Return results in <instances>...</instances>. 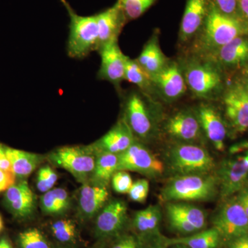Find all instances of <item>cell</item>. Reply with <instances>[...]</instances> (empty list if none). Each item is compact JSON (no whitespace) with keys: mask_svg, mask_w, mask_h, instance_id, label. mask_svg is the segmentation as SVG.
<instances>
[{"mask_svg":"<svg viewBox=\"0 0 248 248\" xmlns=\"http://www.w3.org/2000/svg\"><path fill=\"white\" fill-rule=\"evenodd\" d=\"M244 35H248V26L239 19L222 14L210 0L205 24L200 35L191 44L188 53L205 56Z\"/></svg>","mask_w":248,"mask_h":248,"instance_id":"obj_1","label":"cell"},{"mask_svg":"<svg viewBox=\"0 0 248 248\" xmlns=\"http://www.w3.org/2000/svg\"><path fill=\"white\" fill-rule=\"evenodd\" d=\"M179 63L186 86L196 97L212 101L223 94V71L211 60L188 53Z\"/></svg>","mask_w":248,"mask_h":248,"instance_id":"obj_2","label":"cell"},{"mask_svg":"<svg viewBox=\"0 0 248 248\" xmlns=\"http://www.w3.org/2000/svg\"><path fill=\"white\" fill-rule=\"evenodd\" d=\"M218 192L215 174H190L175 175L161 192L165 202H206L213 200Z\"/></svg>","mask_w":248,"mask_h":248,"instance_id":"obj_3","label":"cell"},{"mask_svg":"<svg viewBox=\"0 0 248 248\" xmlns=\"http://www.w3.org/2000/svg\"><path fill=\"white\" fill-rule=\"evenodd\" d=\"M70 18L67 53L72 58L81 59L97 50L99 31L97 16H82L77 14L66 0H61Z\"/></svg>","mask_w":248,"mask_h":248,"instance_id":"obj_4","label":"cell"},{"mask_svg":"<svg viewBox=\"0 0 248 248\" xmlns=\"http://www.w3.org/2000/svg\"><path fill=\"white\" fill-rule=\"evenodd\" d=\"M136 140L146 141L156 133V120L149 95L141 91H131L124 102L122 117Z\"/></svg>","mask_w":248,"mask_h":248,"instance_id":"obj_5","label":"cell"},{"mask_svg":"<svg viewBox=\"0 0 248 248\" xmlns=\"http://www.w3.org/2000/svg\"><path fill=\"white\" fill-rule=\"evenodd\" d=\"M168 163L175 175L211 173L216 168L215 160L203 146L177 142L168 152Z\"/></svg>","mask_w":248,"mask_h":248,"instance_id":"obj_6","label":"cell"},{"mask_svg":"<svg viewBox=\"0 0 248 248\" xmlns=\"http://www.w3.org/2000/svg\"><path fill=\"white\" fill-rule=\"evenodd\" d=\"M49 161L55 167L66 170L78 182L86 184L92 175L96 155L89 146H65L52 152Z\"/></svg>","mask_w":248,"mask_h":248,"instance_id":"obj_7","label":"cell"},{"mask_svg":"<svg viewBox=\"0 0 248 248\" xmlns=\"http://www.w3.org/2000/svg\"><path fill=\"white\" fill-rule=\"evenodd\" d=\"M213 225L224 244L248 235V217L236 197L224 200L214 216Z\"/></svg>","mask_w":248,"mask_h":248,"instance_id":"obj_8","label":"cell"},{"mask_svg":"<svg viewBox=\"0 0 248 248\" xmlns=\"http://www.w3.org/2000/svg\"><path fill=\"white\" fill-rule=\"evenodd\" d=\"M118 155L117 171H133L149 177L162 174L164 166L138 140L128 149Z\"/></svg>","mask_w":248,"mask_h":248,"instance_id":"obj_9","label":"cell"},{"mask_svg":"<svg viewBox=\"0 0 248 248\" xmlns=\"http://www.w3.org/2000/svg\"><path fill=\"white\" fill-rule=\"evenodd\" d=\"M215 175L223 200L238 193L248 185V153L233 159L223 160Z\"/></svg>","mask_w":248,"mask_h":248,"instance_id":"obj_10","label":"cell"},{"mask_svg":"<svg viewBox=\"0 0 248 248\" xmlns=\"http://www.w3.org/2000/svg\"><path fill=\"white\" fill-rule=\"evenodd\" d=\"M225 116L235 133L248 130V94L243 82H235L222 94Z\"/></svg>","mask_w":248,"mask_h":248,"instance_id":"obj_11","label":"cell"},{"mask_svg":"<svg viewBox=\"0 0 248 248\" xmlns=\"http://www.w3.org/2000/svg\"><path fill=\"white\" fill-rule=\"evenodd\" d=\"M151 78L154 92L168 103L180 99L187 90L179 62L170 60L167 64Z\"/></svg>","mask_w":248,"mask_h":248,"instance_id":"obj_12","label":"cell"},{"mask_svg":"<svg viewBox=\"0 0 248 248\" xmlns=\"http://www.w3.org/2000/svg\"><path fill=\"white\" fill-rule=\"evenodd\" d=\"M164 129L170 138L179 143L197 144L205 136L195 110L178 111L166 121Z\"/></svg>","mask_w":248,"mask_h":248,"instance_id":"obj_13","label":"cell"},{"mask_svg":"<svg viewBox=\"0 0 248 248\" xmlns=\"http://www.w3.org/2000/svg\"><path fill=\"white\" fill-rule=\"evenodd\" d=\"M127 213L128 208L124 201L114 200L108 202L96 218V237L104 240L120 235L126 224Z\"/></svg>","mask_w":248,"mask_h":248,"instance_id":"obj_14","label":"cell"},{"mask_svg":"<svg viewBox=\"0 0 248 248\" xmlns=\"http://www.w3.org/2000/svg\"><path fill=\"white\" fill-rule=\"evenodd\" d=\"M100 55L101 65L98 71V79L105 80L119 87L125 80L127 59L115 40L102 46L97 49Z\"/></svg>","mask_w":248,"mask_h":248,"instance_id":"obj_15","label":"cell"},{"mask_svg":"<svg viewBox=\"0 0 248 248\" xmlns=\"http://www.w3.org/2000/svg\"><path fill=\"white\" fill-rule=\"evenodd\" d=\"M210 0H187L179 29L182 46L192 44L203 29L208 16Z\"/></svg>","mask_w":248,"mask_h":248,"instance_id":"obj_16","label":"cell"},{"mask_svg":"<svg viewBox=\"0 0 248 248\" xmlns=\"http://www.w3.org/2000/svg\"><path fill=\"white\" fill-rule=\"evenodd\" d=\"M195 112L204 135L218 151H224L228 130L226 122L216 108L210 103H202Z\"/></svg>","mask_w":248,"mask_h":248,"instance_id":"obj_17","label":"cell"},{"mask_svg":"<svg viewBox=\"0 0 248 248\" xmlns=\"http://www.w3.org/2000/svg\"><path fill=\"white\" fill-rule=\"evenodd\" d=\"M136 139L126 122L123 118L100 139L90 145L91 149L97 153L120 154L128 149Z\"/></svg>","mask_w":248,"mask_h":248,"instance_id":"obj_18","label":"cell"},{"mask_svg":"<svg viewBox=\"0 0 248 248\" xmlns=\"http://www.w3.org/2000/svg\"><path fill=\"white\" fill-rule=\"evenodd\" d=\"M221 69L245 67L248 63V35L239 36L229 43L205 55Z\"/></svg>","mask_w":248,"mask_h":248,"instance_id":"obj_19","label":"cell"},{"mask_svg":"<svg viewBox=\"0 0 248 248\" xmlns=\"http://www.w3.org/2000/svg\"><path fill=\"white\" fill-rule=\"evenodd\" d=\"M96 16L99 31L98 49L108 42L118 40L127 21L118 0L113 6L98 13Z\"/></svg>","mask_w":248,"mask_h":248,"instance_id":"obj_20","label":"cell"},{"mask_svg":"<svg viewBox=\"0 0 248 248\" xmlns=\"http://www.w3.org/2000/svg\"><path fill=\"white\" fill-rule=\"evenodd\" d=\"M5 204L14 216L19 218L30 217L36 206L35 194L26 181L15 184L5 192Z\"/></svg>","mask_w":248,"mask_h":248,"instance_id":"obj_21","label":"cell"},{"mask_svg":"<svg viewBox=\"0 0 248 248\" xmlns=\"http://www.w3.org/2000/svg\"><path fill=\"white\" fill-rule=\"evenodd\" d=\"M109 193L107 187L83 184L79 194V209L81 218L90 219L95 217L108 203Z\"/></svg>","mask_w":248,"mask_h":248,"instance_id":"obj_22","label":"cell"},{"mask_svg":"<svg viewBox=\"0 0 248 248\" xmlns=\"http://www.w3.org/2000/svg\"><path fill=\"white\" fill-rule=\"evenodd\" d=\"M160 47L159 36L155 32L147 42L136 61L151 77L161 71L169 61Z\"/></svg>","mask_w":248,"mask_h":248,"instance_id":"obj_23","label":"cell"},{"mask_svg":"<svg viewBox=\"0 0 248 248\" xmlns=\"http://www.w3.org/2000/svg\"><path fill=\"white\" fill-rule=\"evenodd\" d=\"M161 241L164 248L183 245L189 248H218L223 243L219 233L214 228L194 233L186 237L167 239L162 236Z\"/></svg>","mask_w":248,"mask_h":248,"instance_id":"obj_24","label":"cell"},{"mask_svg":"<svg viewBox=\"0 0 248 248\" xmlns=\"http://www.w3.org/2000/svg\"><path fill=\"white\" fill-rule=\"evenodd\" d=\"M161 220V210L157 205H151L135 214L133 227L142 240L160 237L159 226Z\"/></svg>","mask_w":248,"mask_h":248,"instance_id":"obj_25","label":"cell"},{"mask_svg":"<svg viewBox=\"0 0 248 248\" xmlns=\"http://www.w3.org/2000/svg\"><path fill=\"white\" fill-rule=\"evenodd\" d=\"M95 155V165L88 183L107 187L112 176L117 171L118 155L106 153Z\"/></svg>","mask_w":248,"mask_h":248,"instance_id":"obj_26","label":"cell"},{"mask_svg":"<svg viewBox=\"0 0 248 248\" xmlns=\"http://www.w3.org/2000/svg\"><path fill=\"white\" fill-rule=\"evenodd\" d=\"M6 156L12 166L13 172L19 178H27L40 164V155L5 147Z\"/></svg>","mask_w":248,"mask_h":248,"instance_id":"obj_27","label":"cell"},{"mask_svg":"<svg viewBox=\"0 0 248 248\" xmlns=\"http://www.w3.org/2000/svg\"><path fill=\"white\" fill-rule=\"evenodd\" d=\"M71 204L69 195L65 189L54 188L45 192L40 199L42 212L46 215H60L66 213Z\"/></svg>","mask_w":248,"mask_h":248,"instance_id":"obj_28","label":"cell"},{"mask_svg":"<svg viewBox=\"0 0 248 248\" xmlns=\"http://www.w3.org/2000/svg\"><path fill=\"white\" fill-rule=\"evenodd\" d=\"M166 210L184 218L195 227L197 231H202L206 226V214L195 205L179 202H169Z\"/></svg>","mask_w":248,"mask_h":248,"instance_id":"obj_29","label":"cell"},{"mask_svg":"<svg viewBox=\"0 0 248 248\" xmlns=\"http://www.w3.org/2000/svg\"><path fill=\"white\" fill-rule=\"evenodd\" d=\"M125 80L138 86L140 91L148 95L154 93L151 76L139 64L136 60L127 59Z\"/></svg>","mask_w":248,"mask_h":248,"instance_id":"obj_30","label":"cell"},{"mask_svg":"<svg viewBox=\"0 0 248 248\" xmlns=\"http://www.w3.org/2000/svg\"><path fill=\"white\" fill-rule=\"evenodd\" d=\"M54 237L62 244H73L76 241L77 227L71 219H61L55 221L50 227Z\"/></svg>","mask_w":248,"mask_h":248,"instance_id":"obj_31","label":"cell"},{"mask_svg":"<svg viewBox=\"0 0 248 248\" xmlns=\"http://www.w3.org/2000/svg\"><path fill=\"white\" fill-rule=\"evenodd\" d=\"M127 22L141 17L156 0H118Z\"/></svg>","mask_w":248,"mask_h":248,"instance_id":"obj_32","label":"cell"},{"mask_svg":"<svg viewBox=\"0 0 248 248\" xmlns=\"http://www.w3.org/2000/svg\"><path fill=\"white\" fill-rule=\"evenodd\" d=\"M18 241L21 248H52L45 234L37 228H31L21 232Z\"/></svg>","mask_w":248,"mask_h":248,"instance_id":"obj_33","label":"cell"},{"mask_svg":"<svg viewBox=\"0 0 248 248\" xmlns=\"http://www.w3.org/2000/svg\"><path fill=\"white\" fill-rule=\"evenodd\" d=\"M58 181V174L50 166H44L38 170L36 179V186L41 192L51 190Z\"/></svg>","mask_w":248,"mask_h":248,"instance_id":"obj_34","label":"cell"},{"mask_svg":"<svg viewBox=\"0 0 248 248\" xmlns=\"http://www.w3.org/2000/svg\"><path fill=\"white\" fill-rule=\"evenodd\" d=\"M111 182L114 190L119 194H128L133 184V179L126 171H117Z\"/></svg>","mask_w":248,"mask_h":248,"instance_id":"obj_35","label":"cell"},{"mask_svg":"<svg viewBox=\"0 0 248 248\" xmlns=\"http://www.w3.org/2000/svg\"><path fill=\"white\" fill-rule=\"evenodd\" d=\"M149 192V182L147 179H142L133 183L128 195L130 200L138 203H144Z\"/></svg>","mask_w":248,"mask_h":248,"instance_id":"obj_36","label":"cell"},{"mask_svg":"<svg viewBox=\"0 0 248 248\" xmlns=\"http://www.w3.org/2000/svg\"><path fill=\"white\" fill-rule=\"evenodd\" d=\"M168 218L171 228L184 234H192L197 232V229L182 217L167 211Z\"/></svg>","mask_w":248,"mask_h":248,"instance_id":"obj_37","label":"cell"},{"mask_svg":"<svg viewBox=\"0 0 248 248\" xmlns=\"http://www.w3.org/2000/svg\"><path fill=\"white\" fill-rule=\"evenodd\" d=\"M210 1L222 14L241 20L240 17L239 0H210Z\"/></svg>","mask_w":248,"mask_h":248,"instance_id":"obj_38","label":"cell"},{"mask_svg":"<svg viewBox=\"0 0 248 248\" xmlns=\"http://www.w3.org/2000/svg\"><path fill=\"white\" fill-rule=\"evenodd\" d=\"M115 238L110 248H139L140 246L138 238L133 235L120 234Z\"/></svg>","mask_w":248,"mask_h":248,"instance_id":"obj_39","label":"cell"},{"mask_svg":"<svg viewBox=\"0 0 248 248\" xmlns=\"http://www.w3.org/2000/svg\"><path fill=\"white\" fill-rule=\"evenodd\" d=\"M16 176L13 172L0 170V192H6L16 184Z\"/></svg>","mask_w":248,"mask_h":248,"instance_id":"obj_40","label":"cell"},{"mask_svg":"<svg viewBox=\"0 0 248 248\" xmlns=\"http://www.w3.org/2000/svg\"><path fill=\"white\" fill-rule=\"evenodd\" d=\"M226 248H248V235L240 236L225 243Z\"/></svg>","mask_w":248,"mask_h":248,"instance_id":"obj_41","label":"cell"},{"mask_svg":"<svg viewBox=\"0 0 248 248\" xmlns=\"http://www.w3.org/2000/svg\"><path fill=\"white\" fill-rule=\"evenodd\" d=\"M0 170L13 172L12 166L6 156L5 147L1 145H0Z\"/></svg>","mask_w":248,"mask_h":248,"instance_id":"obj_42","label":"cell"},{"mask_svg":"<svg viewBox=\"0 0 248 248\" xmlns=\"http://www.w3.org/2000/svg\"><path fill=\"white\" fill-rule=\"evenodd\" d=\"M236 197L248 217V185L240 190Z\"/></svg>","mask_w":248,"mask_h":248,"instance_id":"obj_43","label":"cell"},{"mask_svg":"<svg viewBox=\"0 0 248 248\" xmlns=\"http://www.w3.org/2000/svg\"><path fill=\"white\" fill-rule=\"evenodd\" d=\"M240 17L248 27V0H239Z\"/></svg>","mask_w":248,"mask_h":248,"instance_id":"obj_44","label":"cell"},{"mask_svg":"<svg viewBox=\"0 0 248 248\" xmlns=\"http://www.w3.org/2000/svg\"><path fill=\"white\" fill-rule=\"evenodd\" d=\"M139 241H140L139 248H165L164 246L161 244L159 239L156 241V243L155 244V246L154 245L150 244V243H148L146 240L139 239Z\"/></svg>","mask_w":248,"mask_h":248,"instance_id":"obj_45","label":"cell"},{"mask_svg":"<svg viewBox=\"0 0 248 248\" xmlns=\"http://www.w3.org/2000/svg\"><path fill=\"white\" fill-rule=\"evenodd\" d=\"M0 248H13L9 238L5 236L0 238Z\"/></svg>","mask_w":248,"mask_h":248,"instance_id":"obj_46","label":"cell"},{"mask_svg":"<svg viewBox=\"0 0 248 248\" xmlns=\"http://www.w3.org/2000/svg\"><path fill=\"white\" fill-rule=\"evenodd\" d=\"M243 84H244L245 89H246V91H247L248 94V79H245L244 81H243Z\"/></svg>","mask_w":248,"mask_h":248,"instance_id":"obj_47","label":"cell"},{"mask_svg":"<svg viewBox=\"0 0 248 248\" xmlns=\"http://www.w3.org/2000/svg\"><path fill=\"white\" fill-rule=\"evenodd\" d=\"M3 228H4V223H3L2 218L0 216V232L2 231Z\"/></svg>","mask_w":248,"mask_h":248,"instance_id":"obj_48","label":"cell"},{"mask_svg":"<svg viewBox=\"0 0 248 248\" xmlns=\"http://www.w3.org/2000/svg\"><path fill=\"white\" fill-rule=\"evenodd\" d=\"M245 72H246V75H247V79H248V63L245 66Z\"/></svg>","mask_w":248,"mask_h":248,"instance_id":"obj_49","label":"cell"},{"mask_svg":"<svg viewBox=\"0 0 248 248\" xmlns=\"http://www.w3.org/2000/svg\"><path fill=\"white\" fill-rule=\"evenodd\" d=\"M174 246H177V248H189L185 246H183V245H174Z\"/></svg>","mask_w":248,"mask_h":248,"instance_id":"obj_50","label":"cell"},{"mask_svg":"<svg viewBox=\"0 0 248 248\" xmlns=\"http://www.w3.org/2000/svg\"><path fill=\"white\" fill-rule=\"evenodd\" d=\"M55 248H71L68 247V246H58V247Z\"/></svg>","mask_w":248,"mask_h":248,"instance_id":"obj_51","label":"cell"},{"mask_svg":"<svg viewBox=\"0 0 248 248\" xmlns=\"http://www.w3.org/2000/svg\"><path fill=\"white\" fill-rule=\"evenodd\" d=\"M173 246L172 248H177V246Z\"/></svg>","mask_w":248,"mask_h":248,"instance_id":"obj_52","label":"cell"}]
</instances>
